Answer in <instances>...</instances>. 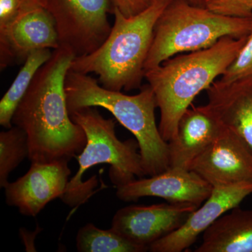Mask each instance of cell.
Masks as SVG:
<instances>
[{"instance_id":"obj_1","label":"cell","mask_w":252,"mask_h":252,"mask_svg":"<svg viewBox=\"0 0 252 252\" xmlns=\"http://www.w3.org/2000/svg\"><path fill=\"white\" fill-rule=\"evenodd\" d=\"M75 58L66 48L54 50L14 113L13 126L27 134L31 162L69 161L85 147V132L71 119L64 89Z\"/></svg>"},{"instance_id":"obj_2","label":"cell","mask_w":252,"mask_h":252,"mask_svg":"<svg viewBox=\"0 0 252 252\" xmlns=\"http://www.w3.org/2000/svg\"><path fill=\"white\" fill-rule=\"evenodd\" d=\"M248 36H225L208 49L179 54L145 72L144 78L160 109L158 127L167 142L175 137L181 117L202 91L221 77Z\"/></svg>"},{"instance_id":"obj_3","label":"cell","mask_w":252,"mask_h":252,"mask_svg":"<svg viewBox=\"0 0 252 252\" xmlns=\"http://www.w3.org/2000/svg\"><path fill=\"white\" fill-rule=\"evenodd\" d=\"M171 1L154 0L147 9L131 17L113 10L114 23L107 39L94 52L75 58L70 70L97 74L99 84L108 90L140 89L154 28Z\"/></svg>"},{"instance_id":"obj_4","label":"cell","mask_w":252,"mask_h":252,"mask_svg":"<svg viewBox=\"0 0 252 252\" xmlns=\"http://www.w3.org/2000/svg\"><path fill=\"white\" fill-rule=\"evenodd\" d=\"M69 112L87 107L107 109L138 142L146 176L161 173L170 167L168 142L156 122L157 99L149 84L139 94L128 95L108 90L89 74L69 70L64 84Z\"/></svg>"},{"instance_id":"obj_5","label":"cell","mask_w":252,"mask_h":252,"mask_svg":"<svg viewBox=\"0 0 252 252\" xmlns=\"http://www.w3.org/2000/svg\"><path fill=\"white\" fill-rule=\"evenodd\" d=\"M97 107H87L69 112L71 119L85 132L86 144L77 158L79 170L68 182L61 197L63 203L70 207L85 203L97 186L96 176L84 182V173L99 164H109V176L116 188L145 175L142 157L137 152L138 142L133 139L121 141L116 133L114 119H105Z\"/></svg>"},{"instance_id":"obj_6","label":"cell","mask_w":252,"mask_h":252,"mask_svg":"<svg viewBox=\"0 0 252 252\" xmlns=\"http://www.w3.org/2000/svg\"><path fill=\"white\" fill-rule=\"evenodd\" d=\"M252 19L228 17L185 0H172L158 20L144 70L184 53L208 49L225 36H248Z\"/></svg>"},{"instance_id":"obj_7","label":"cell","mask_w":252,"mask_h":252,"mask_svg":"<svg viewBox=\"0 0 252 252\" xmlns=\"http://www.w3.org/2000/svg\"><path fill=\"white\" fill-rule=\"evenodd\" d=\"M44 7L56 23L60 46L76 58L98 49L112 29L110 0H44Z\"/></svg>"},{"instance_id":"obj_8","label":"cell","mask_w":252,"mask_h":252,"mask_svg":"<svg viewBox=\"0 0 252 252\" xmlns=\"http://www.w3.org/2000/svg\"><path fill=\"white\" fill-rule=\"evenodd\" d=\"M59 46L56 23L49 11L40 5L23 3L17 16L0 28L1 69L25 62L33 51H54Z\"/></svg>"},{"instance_id":"obj_9","label":"cell","mask_w":252,"mask_h":252,"mask_svg":"<svg viewBox=\"0 0 252 252\" xmlns=\"http://www.w3.org/2000/svg\"><path fill=\"white\" fill-rule=\"evenodd\" d=\"M198 208L182 203L129 205L118 210L111 228L129 241L149 248L181 228Z\"/></svg>"},{"instance_id":"obj_10","label":"cell","mask_w":252,"mask_h":252,"mask_svg":"<svg viewBox=\"0 0 252 252\" xmlns=\"http://www.w3.org/2000/svg\"><path fill=\"white\" fill-rule=\"evenodd\" d=\"M68 162H32L26 175L5 187L7 205L17 207L24 216L36 217L48 203L62 197L71 175Z\"/></svg>"},{"instance_id":"obj_11","label":"cell","mask_w":252,"mask_h":252,"mask_svg":"<svg viewBox=\"0 0 252 252\" xmlns=\"http://www.w3.org/2000/svg\"><path fill=\"white\" fill-rule=\"evenodd\" d=\"M212 190V186L195 172L180 167H169L149 178L135 179L119 186L116 195L124 202L154 196L165 199L170 203L190 204L199 207L210 197Z\"/></svg>"},{"instance_id":"obj_12","label":"cell","mask_w":252,"mask_h":252,"mask_svg":"<svg viewBox=\"0 0 252 252\" xmlns=\"http://www.w3.org/2000/svg\"><path fill=\"white\" fill-rule=\"evenodd\" d=\"M252 194V182L213 187L211 195L173 233L149 247L152 252H181L190 248L217 220Z\"/></svg>"},{"instance_id":"obj_13","label":"cell","mask_w":252,"mask_h":252,"mask_svg":"<svg viewBox=\"0 0 252 252\" xmlns=\"http://www.w3.org/2000/svg\"><path fill=\"white\" fill-rule=\"evenodd\" d=\"M212 187L252 182V154L233 132L225 128L188 167Z\"/></svg>"},{"instance_id":"obj_14","label":"cell","mask_w":252,"mask_h":252,"mask_svg":"<svg viewBox=\"0 0 252 252\" xmlns=\"http://www.w3.org/2000/svg\"><path fill=\"white\" fill-rule=\"evenodd\" d=\"M207 93V108L252 154V75L228 84L215 81Z\"/></svg>"},{"instance_id":"obj_15","label":"cell","mask_w":252,"mask_h":252,"mask_svg":"<svg viewBox=\"0 0 252 252\" xmlns=\"http://www.w3.org/2000/svg\"><path fill=\"white\" fill-rule=\"evenodd\" d=\"M223 130L206 106L189 107L181 117L175 137L168 142L170 167L188 169Z\"/></svg>"},{"instance_id":"obj_16","label":"cell","mask_w":252,"mask_h":252,"mask_svg":"<svg viewBox=\"0 0 252 252\" xmlns=\"http://www.w3.org/2000/svg\"><path fill=\"white\" fill-rule=\"evenodd\" d=\"M195 252H252V210L239 207L220 217L203 234Z\"/></svg>"},{"instance_id":"obj_17","label":"cell","mask_w":252,"mask_h":252,"mask_svg":"<svg viewBox=\"0 0 252 252\" xmlns=\"http://www.w3.org/2000/svg\"><path fill=\"white\" fill-rule=\"evenodd\" d=\"M53 50L40 49L28 56L12 84L0 101V125L5 128L12 127V119L18 104L31 86L39 68L51 57Z\"/></svg>"},{"instance_id":"obj_18","label":"cell","mask_w":252,"mask_h":252,"mask_svg":"<svg viewBox=\"0 0 252 252\" xmlns=\"http://www.w3.org/2000/svg\"><path fill=\"white\" fill-rule=\"evenodd\" d=\"M77 251L79 252H144L148 247L129 241L115 230H102L93 223H87L78 231Z\"/></svg>"},{"instance_id":"obj_19","label":"cell","mask_w":252,"mask_h":252,"mask_svg":"<svg viewBox=\"0 0 252 252\" xmlns=\"http://www.w3.org/2000/svg\"><path fill=\"white\" fill-rule=\"evenodd\" d=\"M27 134L16 126L0 132V187L9 183L11 172L29 157Z\"/></svg>"},{"instance_id":"obj_20","label":"cell","mask_w":252,"mask_h":252,"mask_svg":"<svg viewBox=\"0 0 252 252\" xmlns=\"http://www.w3.org/2000/svg\"><path fill=\"white\" fill-rule=\"evenodd\" d=\"M250 75H252V31L234 61L219 80L228 84Z\"/></svg>"},{"instance_id":"obj_21","label":"cell","mask_w":252,"mask_h":252,"mask_svg":"<svg viewBox=\"0 0 252 252\" xmlns=\"http://www.w3.org/2000/svg\"><path fill=\"white\" fill-rule=\"evenodd\" d=\"M203 6L222 16L252 19V0H203Z\"/></svg>"},{"instance_id":"obj_22","label":"cell","mask_w":252,"mask_h":252,"mask_svg":"<svg viewBox=\"0 0 252 252\" xmlns=\"http://www.w3.org/2000/svg\"><path fill=\"white\" fill-rule=\"evenodd\" d=\"M113 10L117 9L126 17H131L149 7L154 0H110Z\"/></svg>"},{"instance_id":"obj_23","label":"cell","mask_w":252,"mask_h":252,"mask_svg":"<svg viewBox=\"0 0 252 252\" xmlns=\"http://www.w3.org/2000/svg\"><path fill=\"white\" fill-rule=\"evenodd\" d=\"M22 4L23 0H0V28L17 16Z\"/></svg>"},{"instance_id":"obj_24","label":"cell","mask_w":252,"mask_h":252,"mask_svg":"<svg viewBox=\"0 0 252 252\" xmlns=\"http://www.w3.org/2000/svg\"><path fill=\"white\" fill-rule=\"evenodd\" d=\"M23 3L44 6V0H23Z\"/></svg>"},{"instance_id":"obj_25","label":"cell","mask_w":252,"mask_h":252,"mask_svg":"<svg viewBox=\"0 0 252 252\" xmlns=\"http://www.w3.org/2000/svg\"><path fill=\"white\" fill-rule=\"evenodd\" d=\"M185 1L196 6H203V0H185Z\"/></svg>"}]
</instances>
